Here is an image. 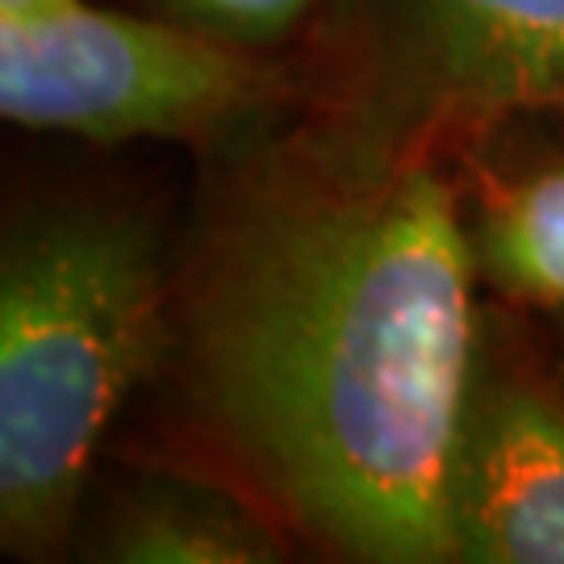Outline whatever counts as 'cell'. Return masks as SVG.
Returning <instances> with one entry per match:
<instances>
[{"label": "cell", "instance_id": "cell-5", "mask_svg": "<svg viewBox=\"0 0 564 564\" xmlns=\"http://www.w3.org/2000/svg\"><path fill=\"white\" fill-rule=\"evenodd\" d=\"M398 101L440 126L564 113V0H389Z\"/></svg>", "mask_w": 564, "mask_h": 564}, {"label": "cell", "instance_id": "cell-9", "mask_svg": "<svg viewBox=\"0 0 564 564\" xmlns=\"http://www.w3.org/2000/svg\"><path fill=\"white\" fill-rule=\"evenodd\" d=\"M84 0H0V21H34L63 9H76Z\"/></svg>", "mask_w": 564, "mask_h": 564}, {"label": "cell", "instance_id": "cell-10", "mask_svg": "<svg viewBox=\"0 0 564 564\" xmlns=\"http://www.w3.org/2000/svg\"><path fill=\"white\" fill-rule=\"evenodd\" d=\"M556 314H561V330H564V310H556Z\"/></svg>", "mask_w": 564, "mask_h": 564}, {"label": "cell", "instance_id": "cell-3", "mask_svg": "<svg viewBox=\"0 0 564 564\" xmlns=\"http://www.w3.org/2000/svg\"><path fill=\"white\" fill-rule=\"evenodd\" d=\"M284 76L188 21L76 4L0 21V113L88 142H223L260 130Z\"/></svg>", "mask_w": 564, "mask_h": 564}, {"label": "cell", "instance_id": "cell-2", "mask_svg": "<svg viewBox=\"0 0 564 564\" xmlns=\"http://www.w3.org/2000/svg\"><path fill=\"white\" fill-rule=\"evenodd\" d=\"M160 235L126 205L34 214L0 256V544H67L84 481L130 393L167 347Z\"/></svg>", "mask_w": 564, "mask_h": 564}, {"label": "cell", "instance_id": "cell-6", "mask_svg": "<svg viewBox=\"0 0 564 564\" xmlns=\"http://www.w3.org/2000/svg\"><path fill=\"white\" fill-rule=\"evenodd\" d=\"M105 561L121 564H263L281 540L230 489L176 477L139 481L105 523Z\"/></svg>", "mask_w": 564, "mask_h": 564}, {"label": "cell", "instance_id": "cell-1", "mask_svg": "<svg viewBox=\"0 0 564 564\" xmlns=\"http://www.w3.org/2000/svg\"><path fill=\"white\" fill-rule=\"evenodd\" d=\"M431 139L372 105L268 142L172 281L163 356L193 423L351 561H452L477 256Z\"/></svg>", "mask_w": 564, "mask_h": 564}, {"label": "cell", "instance_id": "cell-7", "mask_svg": "<svg viewBox=\"0 0 564 564\" xmlns=\"http://www.w3.org/2000/svg\"><path fill=\"white\" fill-rule=\"evenodd\" d=\"M477 276L514 305L564 310V167L498 188L468 226Z\"/></svg>", "mask_w": 564, "mask_h": 564}, {"label": "cell", "instance_id": "cell-4", "mask_svg": "<svg viewBox=\"0 0 564 564\" xmlns=\"http://www.w3.org/2000/svg\"><path fill=\"white\" fill-rule=\"evenodd\" d=\"M452 561L564 564V389L477 360L447 485Z\"/></svg>", "mask_w": 564, "mask_h": 564}, {"label": "cell", "instance_id": "cell-8", "mask_svg": "<svg viewBox=\"0 0 564 564\" xmlns=\"http://www.w3.org/2000/svg\"><path fill=\"white\" fill-rule=\"evenodd\" d=\"M163 4L172 9V18L239 46L284 39L314 9V0H163Z\"/></svg>", "mask_w": 564, "mask_h": 564}]
</instances>
